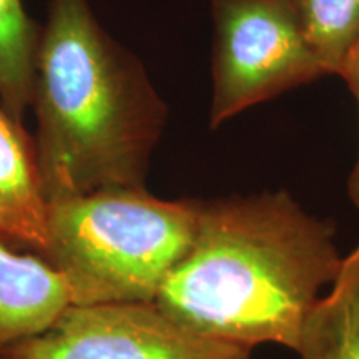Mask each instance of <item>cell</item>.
I'll return each mask as SVG.
<instances>
[{
    "mask_svg": "<svg viewBox=\"0 0 359 359\" xmlns=\"http://www.w3.org/2000/svg\"><path fill=\"white\" fill-rule=\"evenodd\" d=\"M343 262L334 224L288 191L200 200L193 243L155 304L206 338L294 351Z\"/></svg>",
    "mask_w": 359,
    "mask_h": 359,
    "instance_id": "6da1fadb",
    "label": "cell"
},
{
    "mask_svg": "<svg viewBox=\"0 0 359 359\" xmlns=\"http://www.w3.org/2000/svg\"><path fill=\"white\" fill-rule=\"evenodd\" d=\"M34 151L45 200L145 187L168 107L133 52L88 0H50L34 95Z\"/></svg>",
    "mask_w": 359,
    "mask_h": 359,
    "instance_id": "7a4b0ae2",
    "label": "cell"
},
{
    "mask_svg": "<svg viewBox=\"0 0 359 359\" xmlns=\"http://www.w3.org/2000/svg\"><path fill=\"white\" fill-rule=\"evenodd\" d=\"M198 213V198L163 200L145 187L53 200L39 257L65 278L72 306L155 303L190 250Z\"/></svg>",
    "mask_w": 359,
    "mask_h": 359,
    "instance_id": "3957f363",
    "label": "cell"
},
{
    "mask_svg": "<svg viewBox=\"0 0 359 359\" xmlns=\"http://www.w3.org/2000/svg\"><path fill=\"white\" fill-rule=\"evenodd\" d=\"M213 20L210 128L326 77L298 0H208Z\"/></svg>",
    "mask_w": 359,
    "mask_h": 359,
    "instance_id": "277c9868",
    "label": "cell"
},
{
    "mask_svg": "<svg viewBox=\"0 0 359 359\" xmlns=\"http://www.w3.org/2000/svg\"><path fill=\"white\" fill-rule=\"evenodd\" d=\"M253 349L206 338L155 303L70 306L0 359H253Z\"/></svg>",
    "mask_w": 359,
    "mask_h": 359,
    "instance_id": "5b68a950",
    "label": "cell"
},
{
    "mask_svg": "<svg viewBox=\"0 0 359 359\" xmlns=\"http://www.w3.org/2000/svg\"><path fill=\"white\" fill-rule=\"evenodd\" d=\"M70 306L65 278L39 255L15 253L0 235V353L42 334Z\"/></svg>",
    "mask_w": 359,
    "mask_h": 359,
    "instance_id": "8992f818",
    "label": "cell"
},
{
    "mask_svg": "<svg viewBox=\"0 0 359 359\" xmlns=\"http://www.w3.org/2000/svg\"><path fill=\"white\" fill-rule=\"evenodd\" d=\"M0 235L39 255L47 243V200L34 138L0 102Z\"/></svg>",
    "mask_w": 359,
    "mask_h": 359,
    "instance_id": "52a82bcc",
    "label": "cell"
},
{
    "mask_svg": "<svg viewBox=\"0 0 359 359\" xmlns=\"http://www.w3.org/2000/svg\"><path fill=\"white\" fill-rule=\"evenodd\" d=\"M294 353L302 359H359V243L308 316Z\"/></svg>",
    "mask_w": 359,
    "mask_h": 359,
    "instance_id": "ba28073f",
    "label": "cell"
},
{
    "mask_svg": "<svg viewBox=\"0 0 359 359\" xmlns=\"http://www.w3.org/2000/svg\"><path fill=\"white\" fill-rule=\"evenodd\" d=\"M40 37L42 24L22 0H0V102L22 123L32 105Z\"/></svg>",
    "mask_w": 359,
    "mask_h": 359,
    "instance_id": "9c48e42d",
    "label": "cell"
},
{
    "mask_svg": "<svg viewBox=\"0 0 359 359\" xmlns=\"http://www.w3.org/2000/svg\"><path fill=\"white\" fill-rule=\"evenodd\" d=\"M309 43L327 75L341 77L359 45V0H298Z\"/></svg>",
    "mask_w": 359,
    "mask_h": 359,
    "instance_id": "30bf717a",
    "label": "cell"
},
{
    "mask_svg": "<svg viewBox=\"0 0 359 359\" xmlns=\"http://www.w3.org/2000/svg\"><path fill=\"white\" fill-rule=\"evenodd\" d=\"M341 79L346 82L349 90L353 92V95L356 97L359 105V45L356 47V50L353 52V55L349 57L348 64L344 67L343 74H341ZM348 195L359 212V155L356 165H354L351 172V177L348 180Z\"/></svg>",
    "mask_w": 359,
    "mask_h": 359,
    "instance_id": "8fae6325",
    "label": "cell"
}]
</instances>
